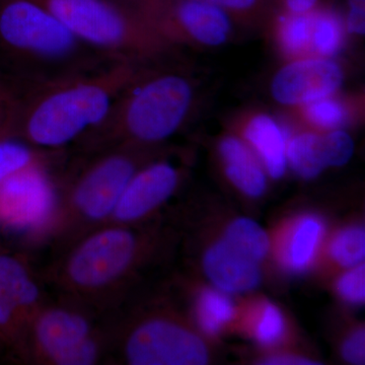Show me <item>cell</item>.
Returning a JSON list of instances; mask_svg holds the SVG:
<instances>
[{
    "label": "cell",
    "instance_id": "34",
    "mask_svg": "<svg viewBox=\"0 0 365 365\" xmlns=\"http://www.w3.org/2000/svg\"><path fill=\"white\" fill-rule=\"evenodd\" d=\"M264 364L272 365H307L314 364L313 360L290 354H277L263 360Z\"/></svg>",
    "mask_w": 365,
    "mask_h": 365
},
{
    "label": "cell",
    "instance_id": "35",
    "mask_svg": "<svg viewBox=\"0 0 365 365\" xmlns=\"http://www.w3.org/2000/svg\"><path fill=\"white\" fill-rule=\"evenodd\" d=\"M115 1L138 11L139 14H143L144 18L150 21L153 0H115Z\"/></svg>",
    "mask_w": 365,
    "mask_h": 365
},
{
    "label": "cell",
    "instance_id": "7",
    "mask_svg": "<svg viewBox=\"0 0 365 365\" xmlns=\"http://www.w3.org/2000/svg\"><path fill=\"white\" fill-rule=\"evenodd\" d=\"M109 364L202 365L208 350L193 330L172 314L109 316Z\"/></svg>",
    "mask_w": 365,
    "mask_h": 365
},
{
    "label": "cell",
    "instance_id": "37",
    "mask_svg": "<svg viewBox=\"0 0 365 365\" xmlns=\"http://www.w3.org/2000/svg\"><path fill=\"white\" fill-rule=\"evenodd\" d=\"M4 347H2V345L0 344V356H1V355L4 354Z\"/></svg>",
    "mask_w": 365,
    "mask_h": 365
},
{
    "label": "cell",
    "instance_id": "8",
    "mask_svg": "<svg viewBox=\"0 0 365 365\" xmlns=\"http://www.w3.org/2000/svg\"><path fill=\"white\" fill-rule=\"evenodd\" d=\"M55 163L26 168L0 186V234L29 244L50 241L60 208L59 179L51 170Z\"/></svg>",
    "mask_w": 365,
    "mask_h": 365
},
{
    "label": "cell",
    "instance_id": "28",
    "mask_svg": "<svg viewBox=\"0 0 365 365\" xmlns=\"http://www.w3.org/2000/svg\"><path fill=\"white\" fill-rule=\"evenodd\" d=\"M284 317L280 309L270 302L262 304L257 311L253 324L255 339L263 346H274L282 340L285 334Z\"/></svg>",
    "mask_w": 365,
    "mask_h": 365
},
{
    "label": "cell",
    "instance_id": "32",
    "mask_svg": "<svg viewBox=\"0 0 365 365\" xmlns=\"http://www.w3.org/2000/svg\"><path fill=\"white\" fill-rule=\"evenodd\" d=\"M342 355L346 361L352 364H364L365 359L364 329L350 334L342 346Z\"/></svg>",
    "mask_w": 365,
    "mask_h": 365
},
{
    "label": "cell",
    "instance_id": "21",
    "mask_svg": "<svg viewBox=\"0 0 365 365\" xmlns=\"http://www.w3.org/2000/svg\"><path fill=\"white\" fill-rule=\"evenodd\" d=\"M63 151L38 150L14 137L0 139V186L16 173L39 163H57Z\"/></svg>",
    "mask_w": 365,
    "mask_h": 365
},
{
    "label": "cell",
    "instance_id": "6",
    "mask_svg": "<svg viewBox=\"0 0 365 365\" xmlns=\"http://www.w3.org/2000/svg\"><path fill=\"white\" fill-rule=\"evenodd\" d=\"M74 36L117 60L148 63L178 51L143 14L115 0H34Z\"/></svg>",
    "mask_w": 365,
    "mask_h": 365
},
{
    "label": "cell",
    "instance_id": "23",
    "mask_svg": "<svg viewBox=\"0 0 365 365\" xmlns=\"http://www.w3.org/2000/svg\"><path fill=\"white\" fill-rule=\"evenodd\" d=\"M197 322L201 330L208 335H216L234 319L235 309L232 300L220 289H203L197 297Z\"/></svg>",
    "mask_w": 365,
    "mask_h": 365
},
{
    "label": "cell",
    "instance_id": "27",
    "mask_svg": "<svg viewBox=\"0 0 365 365\" xmlns=\"http://www.w3.org/2000/svg\"><path fill=\"white\" fill-rule=\"evenodd\" d=\"M331 258L340 266L352 268L360 265L365 256V232L359 225L340 230L330 244Z\"/></svg>",
    "mask_w": 365,
    "mask_h": 365
},
{
    "label": "cell",
    "instance_id": "22",
    "mask_svg": "<svg viewBox=\"0 0 365 365\" xmlns=\"http://www.w3.org/2000/svg\"><path fill=\"white\" fill-rule=\"evenodd\" d=\"M353 108L349 101L333 95L299 106L297 109L307 124L323 132L344 128L355 116Z\"/></svg>",
    "mask_w": 365,
    "mask_h": 365
},
{
    "label": "cell",
    "instance_id": "15",
    "mask_svg": "<svg viewBox=\"0 0 365 365\" xmlns=\"http://www.w3.org/2000/svg\"><path fill=\"white\" fill-rule=\"evenodd\" d=\"M43 283L26 256L0 249V289L11 297L26 321L49 299Z\"/></svg>",
    "mask_w": 365,
    "mask_h": 365
},
{
    "label": "cell",
    "instance_id": "17",
    "mask_svg": "<svg viewBox=\"0 0 365 365\" xmlns=\"http://www.w3.org/2000/svg\"><path fill=\"white\" fill-rule=\"evenodd\" d=\"M223 170L228 181L246 196L258 198L267 188V173L246 141L225 135L217 146Z\"/></svg>",
    "mask_w": 365,
    "mask_h": 365
},
{
    "label": "cell",
    "instance_id": "33",
    "mask_svg": "<svg viewBox=\"0 0 365 365\" xmlns=\"http://www.w3.org/2000/svg\"><path fill=\"white\" fill-rule=\"evenodd\" d=\"M276 11L289 14H307L322 4L323 0H274Z\"/></svg>",
    "mask_w": 365,
    "mask_h": 365
},
{
    "label": "cell",
    "instance_id": "11",
    "mask_svg": "<svg viewBox=\"0 0 365 365\" xmlns=\"http://www.w3.org/2000/svg\"><path fill=\"white\" fill-rule=\"evenodd\" d=\"M182 179L181 168L167 158L148 160L129 181L108 222L140 225L176 193Z\"/></svg>",
    "mask_w": 365,
    "mask_h": 365
},
{
    "label": "cell",
    "instance_id": "30",
    "mask_svg": "<svg viewBox=\"0 0 365 365\" xmlns=\"http://www.w3.org/2000/svg\"><path fill=\"white\" fill-rule=\"evenodd\" d=\"M338 279L337 292L351 304H364L365 299V270L364 264L349 268Z\"/></svg>",
    "mask_w": 365,
    "mask_h": 365
},
{
    "label": "cell",
    "instance_id": "24",
    "mask_svg": "<svg viewBox=\"0 0 365 365\" xmlns=\"http://www.w3.org/2000/svg\"><path fill=\"white\" fill-rule=\"evenodd\" d=\"M223 240L252 260L263 261L270 249L265 230L250 218H239L225 230Z\"/></svg>",
    "mask_w": 365,
    "mask_h": 365
},
{
    "label": "cell",
    "instance_id": "10",
    "mask_svg": "<svg viewBox=\"0 0 365 365\" xmlns=\"http://www.w3.org/2000/svg\"><path fill=\"white\" fill-rule=\"evenodd\" d=\"M153 25L165 42L179 50L181 46L217 48L227 44L235 23L208 0H174Z\"/></svg>",
    "mask_w": 365,
    "mask_h": 365
},
{
    "label": "cell",
    "instance_id": "1",
    "mask_svg": "<svg viewBox=\"0 0 365 365\" xmlns=\"http://www.w3.org/2000/svg\"><path fill=\"white\" fill-rule=\"evenodd\" d=\"M143 64L116 60L96 71L21 90L14 138L38 150L64 151L105 119Z\"/></svg>",
    "mask_w": 365,
    "mask_h": 365
},
{
    "label": "cell",
    "instance_id": "4",
    "mask_svg": "<svg viewBox=\"0 0 365 365\" xmlns=\"http://www.w3.org/2000/svg\"><path fill=\"white\" fill-rule=\"evenodd\" d=\"M116 60L78 39L34 0H0V76L21 90Z\"/></svg>",
    "mask_w": 365,
    "mask_h": 365
},
{
    "label": "cell",
    "instance_id": "2",
    "mask_svg": "<svg viewBox=\"0 0 365 365\" xmlns=\"http://www.w3.org/2000/svg\"><path fill=\"white\" fill-rule=\"evenodd\" d=\"M170 56L139 67L105 119L76 143L79 153L118 145L155 148L181 130L195 107L197 85L186 69L168 62Z\"/></svg>",
    "mask_w": 365,
    "mask_h": 365
},
{
    "label": "cell",
    "instance_id": "5",
    "mask_svg": "<svg viewBox=\"0 0 365 365\" xmlns=\"http://www.w3.org/2000/svg\"><path fill=\"white\" fill-rule=\"evenodd\" d=\"M158 155V146L137 145L79 153L58 176L59 215L49 242L56 253L109 222L132 177Z\"/></svg>",
    "mask_w": 365,
    "mask_h": 365
},
{
    "label": "cell",
    "instance_id": "3",
    "mask_svg": "<svg viewBox=\"0 0 365 365\" xmlns=\"http://www.w3.org/2000/svg\"><path fill=\"white\" fill-rule=\"evenodd\" d=\"M137 225L108 222L86 232L57 254L41 279L103 316L114 314L150 251L151 237Z\"/></svg>",
    "mask_w": 365,
    "mask_h": 365
},
{
    "label": "cell",
    "instance_id": "9",
    "mask_svg": "<svg viewBox=\"0 0 365 365\" xmlns=\"http://www.w3.org/2000/svg\"><path fill=\"white\" fill-rule=\"evenodd\" d=\"M48 299L26 324L25 339L14 361L48 365L54 355L90 337L108 316L85 302L59 294Z\"/></svg>",
    "mask_w": 365,
    "mask_h": 365
},
{
    "label": "cell",
    "instance_id": "13",
    "mask_svg": "<svg viewBox=\"0 0 365 365\" xmlns=\"http://www.w3.org/2000/svg\"><path fill=\"white\" fill-rule=\"evenodd\" d=\"M353 153L354 141L344 129L299 132L287 141V165L306 180L314 179L327 168L345 165Z\"/></svg>",
    "mask_w": 365,
    "mask_h": 365
},
{
    "label": "cell",
    "instance_id": "29",
    "mask_svg": "<svg viewBox=\"0 0 365 365\" xmlns=\"http://www.w3.org/2000/svg\"><path fill=\"white\" fill-rule=\"evenodd\" d=\"M20 101V88L0 76V139L14 136Z\"/></svg>",
    "mask_w": 365,
    "mask_h": 365
},
{
    "label": "cell",
    "instance_id": "19",
    "mask_svg": "<svg viewBox=\"0 0 365 365\" xmlns=\"http://www.w3.org/2000/svg\"><path fill=\"white\" fill-rule=\"evenodd\" d=\"M268 25L272 26L278 50L289 60L313 57V11L307 14H289L276 11Z\"/></svg>",
    "mask_w": 365,
    "mask_h": 365
},
{
    "label": "cell",
    "instance_id": "25",
    "mask_svg": "<svg viewBox=\"0 0 365 365\" xmlns=\"http://www.w3.org/2000/svg\"><path fill=\"white\" fill-rule=\"evenodd\" d=\"M26 324L28 321L21 309L0 289V344L13 360L23 346Z\"/></svg>",
    "mask_w": 365,
    "mask_h": 365
},
{
    "label": "cell",
    "instance_id": "14",
    "mask_svg": "<svg viewBox=\"0 0 365 365\" xmlns=\"http://www.w3.org/2000/svg\"><path fill=\"white\" fill-rule=\"evenodd\" d=\"M203 269L213 284L228 294L250 292L261 281L260 263L252 260L223 239L206 251Z\"/></svg>",
    "mask_w": 365,
    "mask_h": 365
},
{
    "label": "cell",
    "instance_id": "36",
    "mask_svg": "<svg viewBox=\"0 0 365 365\" xmlns=\"http://www.w3.org/2000/svg\"><path fill=\"white\" fill-rule=\"evenodd\" d=\"M174 0H153V7H151V13L150 16V23L160 14L163 9H165Z\"/></svg>",
    "mask_w": 365,
    "mask_h": 365
},
{
    "label": "cell",
    "instance_id": "18",
    "mask_svg": "<svg viewBox=\"0 0 365 365\" xmlns=\"http://www.w3.org/2000/svg\"><path fill=\"white\" fill-rule=\"evenodd\" d=\"M325 235V225L319 216L302 215L290 223L280 242L278 257L289 272H304L314 263Z\"/></svg>",
    "mask_w": 365,
    "mask_h": 365
},
{
    "label": "cell",
    "instance_id": "16",
    "mask_svg": "<svg viewBox=\"0 0 365 365\" xmlns=\"http://www.w3.org/2000/svg\"><path fill=\"white\" fill-rule=\"evenodd\" d=\"M242 139L260 160L269 176L276 180L284 176L288 136L272 115L257 112L249 116L242 128Z\"/></svg>",
    "mask_w": 365,
    "mask_h": 365
},
{
    "label": "cell",
    "instance_id": "12",
    "mask_svg": "<svg viewBox=\"0 0 365 365\" xmlns=\"http://www.w3.org/2000/svg\"><path fill=\"white\" fill-rule=\"evenodd\" d=\"M344 81V69L336 60L304 57L289 60L276 71L270 93L278 104L297 108L336 95Z\"/></svg>",
    "mask_w": 365,
    "mask_h": 365
},
{
    "label": "cell",
    "instance_id": "31",
    "mask_svg": "<svg viewBox=\"0 0 365 365\" xmlns=\"http://www.w3.org/2000/svg\"><path fill=\"white\" fill-rule=\"evenodd\" d=\"M344 26L348 35L364 36L365 0H346Z\"/></svg>",
    "mask_w": 365,
    "mask_h": 365
},
{
    "label": "cell",
    "instance_id": "20",
    "mask_svg": "<svg viewBox=\"0 0 365 365\" xmlns=\"http://www.w3.org/2000/svg\"><path fill=\"white\" fill-rule=\"evenodd\" d=\"M345 33L344 21L340 14L332 6L319 4L313 11V56L333 58L344 45Z\"/></svg>",
    "mask_w": 365,
    "mask_h": 365
},
{
    "label": "cell",
    "instance_id": "26",
    "mask_svg": "<svg viewBox=\"0 0 365 365\" xmlns=\"http://www.w3.org/2000/svg\"><path fill=\"white\" fill-rule=\"evenodd\" d=\"M220 7L237 25L259 26L268 25L276 11L274 0H208Z\"/></svg>",
    "mask_w": 365,
    "mask_h": 365
}]
</instances>
